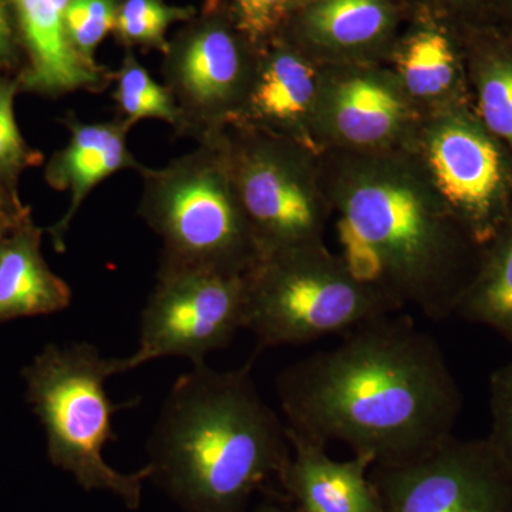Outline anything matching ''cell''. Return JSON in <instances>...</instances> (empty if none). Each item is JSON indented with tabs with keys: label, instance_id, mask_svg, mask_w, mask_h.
<instances>
[{
	"label": "cell",
	"instance_id": "6da1fadb",
	"mask_svg": "<svg viewBox=\"0 0 512 512\" xmlns=\"http://www.w3.org/2000/svg\"><path fill=\"white\" fill-rule=\"evenodd\" d=\"M286 427L376 464L413 460L454 436L463 393L436 339L409 316H377L285 367L275 382Z\"/></svg>",
	"mask_w": 512,
	"mask_h": 512
},
{
	"label": "cell",
	"instance_id": "7a4b0ae2",
	"mask_svg": "<svg viewBox=\"0 0 512 512\" xmlns=\"http://www.w3.org/2000/svg\"><path fill=\"white\" fill-rule=\"evenodd\" d=\"M326 201L338 212L340 256L357 279L400 308L413 306L436 322L454 318L481 245L424 165L365 151L342 165Z\"/></svg>",
	"mask_w": 512,
	"mask_h": 512
},
{
	"label": "cell",
	"instance_id": "3957f363",
	"mask_svg": "<svg viewBox=\"0 0 512 512\" xmlns=\"http://www.w3.org/2000/svg\"><path fill=\"white\" fill-rule=\"evenodd\" d=\"M255 357L231 370L194 365L164 400L147 466L184 512H247L291 458L285 421L256 389Z\"/></svg>",
	"mask_w": 512,
	"mask_h": 512
},
{
	"label": "cell",
	"instance_id": "277c9868",
	"mask_svg": "<svg viewBox=\"0 0 512 512\" xmlns=\"http://www.w3.org/2000/svg\"><path fill=\"white\" fill-rule=\"evenodd\" d=\"M138 174V215L161 241L157 271L247 274L259 251L217 134L164 167L144 165Z\"/></svg>",
	"mask_w": 512,
	"mask_h": 512
},
{
	"label": "cell",
	"instance_id": "5b68a950",
	"mask_svg": "<svg viewBox=\"0 0 512 512\" xmlns=\"http://www.w3.org/2000/svg\"><path fill=\"white\" fill-rule=\"evenodd\" d=\"M124 373L121 357H103L87 342L47 345L23 370L28 400L46 434L47 456L86 491H107L137 510L150 467L124 474L104 460L116 440L110 377Z\"/></svg>",
	"mask_w": 512,
	"mask_h": 512
},
{
	"label": "cell",
	"instance_id": "8992f818",
	"mask_svg": "<svg viewBox=\"0 0 512 512\" xmlns=\"http://www.w3.org/2000/svg\"><path fill=\"white\" fill-rule=\"evenodd\" d=\"M245 330L255 336V355L345 335L367 320L399 312L379 289L350 272L325 245L262 254L248 269Z\"/></svg>",
	"mask_w": 512,
	"mask_h": 512
},
{
	"label": "cell",
	"instance_id": "52a82bcc",
	"mask_svg": "<svg viewBox=\"0 0 512 512\" xmlns=\"http://www.w3.org/2000/svg\"><path fill=\"white\" fill-rule=\"evenodd\" d=\"M214 134L259 255L323 244L329 204L299 141L241 121Z\"/></svg>",
	"mask_w": 512,
	"mask_h": 512
},
{
	"label": "cell",
	"instance_id": "ba28073f",
	"mask_svg": "<svg viewBox=\"0 0 512 512\" xmlns=\"http://www.w3.org/2000/svg\"><path fill=\"white\" fill-rule=\"evenodd\" d=\"M192 19L164 53L163 84L183 114L185 137L200 143L241 119L259 49L239 30L232 9L210 6Z\"/></svg>",
	"mask_w": 512,
	"mask_h": 512
},
{
	"label": "cell",
	"instance_id": "9c48e42d",
	"mask_svg": "<svg viewBox=\"0 0 512 512\" xmlns=\"http://www.w3.org/2000/svg\"><path fill=\"white\" fill-rule=\"evenodd\" d=\"M245 274L191 268L157 271L141 315L140 346L121 357L124 373L161 359L185 357L192 366L225 349L245 329Z\"/></svg>",
	"mask_w": 512,
	"mask_h": 512
},
{
	"label": "cell",
	"instance_id": "30bf717a",
	"mask_svg": "<svg viewBox=\"0 0 512 512\" xmlns=\"http://www.w3.org/2000/svg\"><path fill=\"white\" fill-rule=\"evenodd\" d=\"M424 168L458 222L483 247L512 214V154L454 101L429 127Z\"/></svg>",
	"mask_w": 512,
	"mask_h": 512
},
{
	"label": "cell",
	"instance_id": "8fae6325",
	"mask_svg": "<svg viewBox=\"0 0 512 512\" xmlns=\"http://www.w3.org/2000/svg\"><path fill=\"white\" fill-rule=\"evenodd\" d=\"M370 478L382 512H512V468L487 439L456 436Z\"/></svg>",
	"mask_w": 512,
	"mask_h": 512
},
{
	"label": "cell",
	"instance_id": "7c38bea8",
	"mask_svg": "<svg viewBox=\"0 0 512 512\" xmlns=\"http://www.w3.org/2000/svg\"><path fill=\"white\" fill-rule=\"evenodd\" d=\"M28 63L19 73L20 90L59 99L76 92H104L114 72L82 59L67 40L64 13L70 0H9Z\"/></svg>",
	"mask_w": 512,
	"mask_h": 512
},
{
	"label": "cell",
	"instance_id": "4fadbf2b",
	"mask_svg": "<svg viewBox=\"0 0 512 512\" xmlns=\"http://www.w3.org/2000/svg\"><path fill=\"white\" fill-rule=\"evenodd\" d=\"M69 130L66 147L56 151L46 165V183L53 190L69 192V208L59 222L47 229L57 252L66 249L70 225L83 202L97 185L120 171H140L144 167L128 148L131 128L114 119L104 123H84L70 113L62 120Z\"/></svg>",
	"mask_w": 512,
	"mask_h": 512
},
{
	"label": "cell",
	"instance_id": "5bb4252c",
	"mask_svg": "<svg viewBox=\"0 0 512 512\" xmlns=\"http://www.w3.org/2000/svg\"><path fill=\"white\" fill-rule=\"evenodd\" d=\"M318 93V70L309 55L284 35L275 37L259 49L254 82L238 121L299 141Z\"/></svg>",
	"mask_w": 512,
	"mask_h": 512
},
{
	"label": "cell",
	"instance_id": "9a60e30c",
	"mask_svg": "<svg viewBox=\"0 0 512 512\" xmlns=\"http://www.w3.org/2000/svg\"><path fill=\"white\" fill-rule=\"evenodd\" d=\"M288 429V427H286ZM292 454L279 483L302 512H382L370 470L375 461L353 454L338 461L328 456L325 444L288 429Z\"/></svg>",
	"mask_w": 512,
	"mask_h": 512
},
{
	"label": "cell",
	"instance_id": "2e32d148",
	"mask_svg": "<svg viewBox=\"0 0 512 512\" xmlns=\"http://www.w3.org/2000/svg\"><path fill=\"white\" fill-rule=\"evenodd\" d=\"M322 113L330 136L355 150L386 146L407 120V104L386 74L353 70L323 93Z\"/></svg>",
	"mask_w": 512,
	"mask_h": 512
},
{
	"label": "cell",
	"instance_id": "e0dca14e",
	"mask_svg": "<svg viewBox=\"0 0 512 512\" xmlns=\"http://www.w3.org/2000/svg\"><path fill=\"white\" fill-rule=\"evenodd\" d=\"M397 25L394 0H315L293 12L285 37L306 55L357 56L389 45Z\"/></svg>",
	"mask_w": 512,
	"mask_h": 512
},
{
	"label": "cell",
	"instance_id": "ac0fdd59",
	"mask_svg": "<svg viewBox=\"0 0 512 512\" xmlns=\"http://www.w3.org/2000/svg\"><path fill=\"white\" fill-rule=\"evenodd\" d=\"M42 235L29 212L0 239V322L52 315L72 302L69 284L42 254Z\"/></svg>",
	"mask_w": 512,
	"mask_h": 512
},
{
	"label": "cell",
	"instance_id": "d6986e66",
	"mask_svg": "<svg viewBox=\"0 0 512 512\" xmlns=\"http://www.w3.org/2000/svg\"><path fill=\"white\" fill-rule=\"evenodd\" d=\"M478 119L512 154V30L493 25L458 32Z\"/></svg>",
	"mask_w": 512,
	"mask_h": 512
},
{
	"label": "cell",
	"instance_id": "ffe728a7",
	"mask_svg": "<svg viewBox=\"0 0 512 512\" xmlns=\"http://www.w3.org/2000/svg\"><path fill=\"white\" fill-rule=\"evenodd\" d=\"M463 60L460 33L424 13L397 49L404 90L417 99H441L457 92Z\"/></svg>",
	"mask_w": 512,
	"mask_h": 512
},
{
	"label": "cell",
	"instance_id": "44dd1931",
	"mask_svg": "<svg viewBox=\"0 0 512 512\" xmlns=\"http://www.w3.org/2000/svg\"><path fill=\"white\" fill-rule=\"evenodd\" d=\"M454 316L487 326L512 345V214L481 247L476 274Z\"/></svg>",
	"mask_w": 512,
	"mask_h": 512
},
{
	"label": "cell",
	"instance_id": "7402d4cb",
	"mask_svg": "<svg viewBox=\"0 0 512 512\" xmlns=\"http://www.w3.org/2000/svg\"><path fill=\"white\" fill-rule=\"evenodd\" d=\"M113 99L117 117L128 128L143 120L164 121L173 128L175 136L185 137L183 114L164 84L148 73L128 50L119 70L114 72Z\"/></svg>",
	"mask_w": 512,
	"mask_h": 512
},
{
	"label": "cell",
	"instance_id": "603a6c76",
	"mask_svg": "<svg viewBox=\"0 0 512 512\" xmlns=\"http://www.w3.org/2000/svg\"><path fill=\"white\" fill-rule=\"evenodd\" d=\"M195 9L170 6L164 0H123L114 33L121 45L167 52V30L177 22H187Z\"/></svg>",
	"mask_w": 512,
	"mask_h": 512
},
{
	"label": "cell",
	"instance_id": "cb8c5ba5",
	"mask_svg": "<svg viewBox=\"0 0 512 512\" xmlns=\"http://www.w3.org/2000/svg\"><path fill=\"white\" fill-rule=\"evenodd\" d=\"M20 92L18 77L0 74V181L20 201L18 185L29 167L42 163V154L30 148L15 117V99Z\"/></svg>",
	"mask_w": 512,
	"mask_h": 512
},
{
	"label": "cell",
	"instance_id": "d4e9b609",
	"mask_svg": "<svg viewBox=\"0 0 512 512\" xmlns=\"http://www.w3.org/2000/svg\"><path fill=\"white\" fill-rule=\"evenodd\" d=\"M123 0H70L64 13V30L74 52L86 62L94 59L97 47L116 28Z\"/></svg>",
	"mask_w": 512,
	"mask_h": 512
},
{
	"label": "cell",
	"instance_id": "484cf974",
	"mask_svg": "<svg viewBox=\"0 0 512 512\" xmlns=\"http://www.w3.org/2000/svg\"><path fill=\"white\" fill-rule=\"evenodd\" d=\"M231 9L239 30L256 49L281 36L293 15L289 0H232Z\"/></svg>",
	"mask_w": 512,
	"mask_h": 512
},
{
	"label": "cell",
	"instance_id": "4316f807",
	"mask_svg": "<svg viewBox=\"0 0 512 512\" xmlns=\"http://www.w3.org/2000/svg\"><path fill=\"white\" fill-rule=\"evenodd\" d=\"M490 441L505 463L512 468V359L490 377Z\"/></svg>",
	"mask_w": 512,
	"mask_h": 512
},
{
	"label": "cell",
	"instance_id": "83f0119b",
	"mask_svg": "<svg viewBox=\"0 0 512 512\" xmlns=\"http://www.w3.org/2000/svg\"><path fill=\"white\" fill-rule=\"evenodd\" d=\"M420 13L463 30L498 25L500 0H416Z\"/></svg>",
	"mask_w": 512,
	"mask_h": 512
},
{
	"label": "cell",
	"instance_id": "f1b7e54d",
	"mask_svg": "<svg viewBox=\"0 0 512 512\" xmlns=\"http://www.w3.org/2000/svg\"><path fill=\"white\" fill-rule=\"evenodd\" d=\"M9 8V0H0V70L13 69L19 62L18 33Z\"/></svg>",
	"mask_w": 512,
	"mask_h": 512
},
{
	"label": "cell",
	"instance_id": "f546056e",
	"mask_svg": "<svg viewBox=\"0 0 512 512\" xmlns=\"http://www.w3.org/2000/svg\"><path fill=\"white\" fill-rule=\"evenodd\" d=\"M28 211L29 208L23 207L22 202L16 201L15 198L9 194V191L6 190L2 181H0V212H3V214L20 215Z\"/></svg>",
	"mask_w": 512,
	"mask_h": 512
},
{
	"label": "cell",
	"instance_id": "4dcf8cb0",
	"mask_svg": "<svg viewBox=\"0 0 512 512\" xmlns=\"http://www.w3.org/2000/svg\"><path fill=\"white\" fill-rule=\"evenodd\" d=\"M498 25L512 30V0H500L498 3Z\"/></svg>",
	"mask_w": 512,
	"mask_h": 512
},
{
	"label": "cell",
	"instance_id": "1f68e13d",
	"mask_svg": "<svg viewBox=\"0 0 512 512\" xmlns=\"http://www.w3.org/2000/svg\"><path fill=\"white\" fill-rule=\"evenodd\" d=\"M30 211L25 212V214L13 215V214H3L0 212V239L5 237L6 234L18 224L20 218L25 217L26 214H29Z\"/></svg>",
	"mask_w": 512,
	"mask_h": 512
},
{
	"label": "cell",
	"instance_id": "d6a6232c",
	"mask_svg": "<svg viewBox=\"0 0 512 512\" xmlns=\"http://www.w3.org/2000/svg\"><path fill=\"white\" fill-rule=\"evenodd\" d=\"M289 2H291L293 12H296V10L303 8V6L309 5V3L315 2V0H289Z\"/></svg>",
	"mask_w": 512,
	"mask_h": 512
},
{
	"label": "cell",
	"instance_id": "836d02e7",
	"mask_svg": "<svg viewBox=\"0 0 512 512\" xmlns=\"http://www.w3.org/2000/svg\"><path fill=\"white\" fill-rule=\"evenodd\" d=\"M261 512H302V511L301 510L285 511V510H281V508H278V507H265L264 510H262Z\"/></svg>",
	"mask_w": 512,
	"mask_h": 512
}]
</instances>
